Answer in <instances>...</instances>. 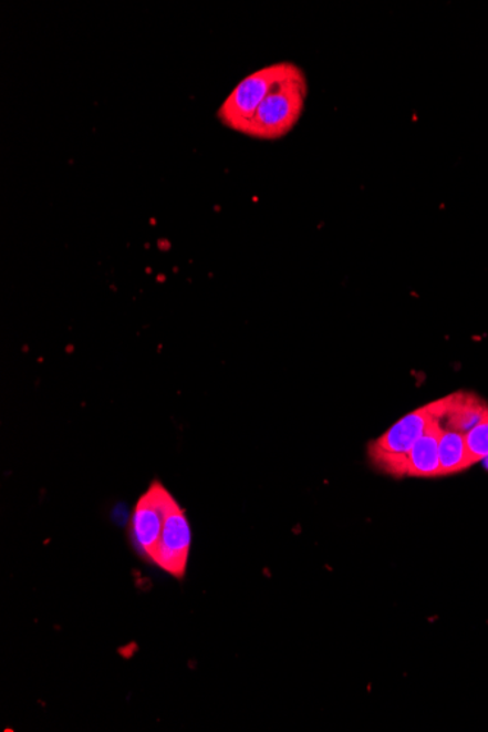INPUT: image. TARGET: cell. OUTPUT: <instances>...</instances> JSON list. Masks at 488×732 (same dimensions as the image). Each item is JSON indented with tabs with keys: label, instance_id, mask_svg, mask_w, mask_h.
Segmentation results:
<instances>
[{
	"label": "cell",
	"instance_id": "obj_1",
	"mask_svg": "<svg viewBox=\"0 0 488 732\" xmlns=\"http://www.w3.org/2000/svg\"><path fill=\"white\" fill-rule=\"evenodd\" d=\"M308 93V78L298 66L263 100L261 107L246 126L243 135L259 141L284 138L303 116Z\"/></svg>",
	"mask_w": 488,
	"mask_h": 732
},
{
	"label": "cell",
	"instance_id": "obj_5",
	"mask_svg": "<svg viewBox=\"0 0 488 732\" xmlns=\"http://www.w3.org/2000/svg\"><path fill=\"white\" fill-rule=\"evenodd\" d=\"M190 544L191 528L188 516H186L184 507L177 503L176 498H173L167 509L166 520H164L162 538H159L157 550L150 563L175 578L181 579L186 575Z\"/></svg>",
	"mask_w": 488,
	"mask_h": 732
},
{
	"label": "cell",
	"instance_id": "obj_6",
	"mask_svg": "<svg viewBox=\"0 0 488 732\" xmlns=\"http://www.w3.org/2000/svg\"><path fill=\"white\" fill-rule=\"evenodd\" d=\"M442 434L440 420L433 421L427 432L418 439L405 461L407 477L433 478L442 477L439 441Z\"/></svg>",
	"mask_w": 488,
	"mask_h": 732
},
{
	"label": "cell",
	"instance_id": "obj_8",
	"mask_svg": "<svg viewBox=\"0 0 488 732\" xmlns=\"http://www.w3.org/2000/svg\"><path fill=\"white\" fill-rule=\"evenodd\" d=\"M439 455L442 475L463 473L474 465L467 442H465V434L446 429L444 425H442Z\"/></svg>",
	"mask_w": 488,
	"mask_h": 732
},
{
	"label": "cell",
	"instance_id": "obj_4",
	"mask_svg": "<svg viewBox=\"0 0 488 732\" xmlns=\"http://www.w3.org/2000/svg\"><path fill=\"white\" fill-rule=\"evenodd\" d=\"M173 494L163 483H150L147 492L136 502L131 516L129 534L132 544L139 556L153 561L166 520Z\"/></svg>",
	"mask_w": 488,
	"mask_h": 732
},
{
	"label": "cell",
	"instance_id": "obj_9",
	"mask_svg": "<svg viewBox=\"0 0 488 732\" xmlns=\"http://www.w3.org/2000/svg\"><path fill=\"white\" fill-rule=\"evenodd\" d=\"M465 442L474 464L488 457V410L480 423L465 434Z\"/></svg>",
	"mask_w": 488,
	"mask_h": 732
},
{
	"label": "cell",
	"instance_id": "obj_3",
	"mask_svg": "<svg viewBox=\"0 0 488 732\" xmlns=\"http://www.w3.org/2000/svg\"><path fill=\"white\" fill-rule=\"evenodd\" d=\"M295 63L277 62L243 78L218 109V118L228 130L243 135L246 126L278 84L294 72Z\"/></svg>",
	"mask_w": 488,
	"mask_h": 732
},
{
	"label": "cell",
	"instance_id": "obj_2",
	"mask_svg": "<svg viewBox=\"0 0 488 732\" xmlns=\"http://www.w3.org/2000/svg\"><path fill=\"white\" fill-rule=\"evenodd\" d=\"M449 398H442L413 411L372 443L368 455L382 473L405 477V461L418 439L427 432L433 421L444 419Z\"/></svg>",
	"mask_w": 488,
	"mask_h": 732
},
{
	"label": "cell",
	"instance_id": "obj_7",
	"mask_svg": "<svg viewBox=\"0 0 488 732\" xmlns=\"http://www.w3.org/2000/svg\"><path fill=\"white\" fill-rule=\"evenodd\" d=\"M448 398V409L440 420L446 429L467 434L487 413L488 405L474 393L456 392Z\"/></svg>",
	"mask_w": 488,
	"mask_h": 732
}]
</instances>
